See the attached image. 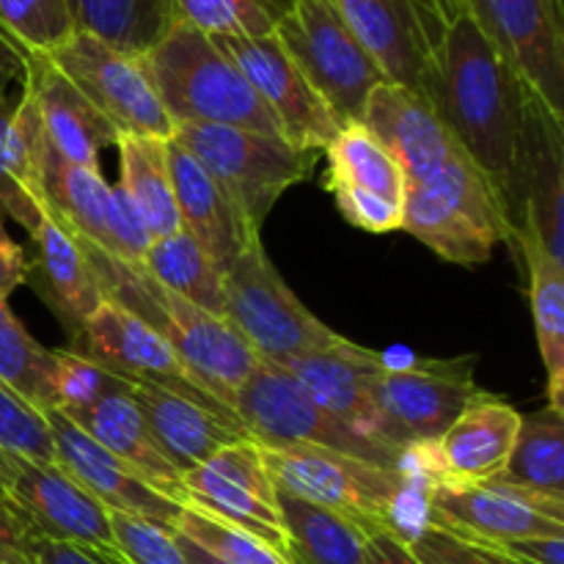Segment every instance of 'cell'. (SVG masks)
Segmentation results:
<instances>
[{
  "label": "cell",
  "mask_w": 564,
  "mask_h": 564,
  "mask_svg": "<svg viewBox=\"0 0 564 564\" xmlns=\"http://www.w3.org/2000/svg\"><path fill=\"white\" fill-rule=\"evenodd\" d=\"M174 540H176V545H180V549H182V554H185V560L191 562V564H226V562H220L218 556L209 554V551H204L202 545L193 543V540L182 538V534L174 532Z\"/></svg>",
  "instance_id": "obj_51"
},
{
  "label": "cell",
  "mask_w": 564,
  "mask_h": 564,
  "mask_svg": "<svg viewBox=\"0 0 564 564\" xmlns=\"http://www.w3.org/2000/svg\"><path fill=\"white\" fill-rule=\"evenodd\" d=\"M479 31L564 119V6L562 0H460Z\"/></svg>",
  "instance_id": "obj_17"
},
{
  "label": "cell",
  "mask_w": 564,
  "mask_h": 564,
  "mask_svg": "<svg viewBox=\"0 0 564 564\" xmlns=\"http://www.w3.org/2000/svg\"><path fill=\"white\" fill-rule=\"evenodd\" d=\"M386 364L383 352L367 350L341 336L325 350L301 352L275 364L284 369L317 405L352 427L375 435V413L369 402V378ZM380 441V438H378Z\"/></svg>",
  "instance_id": "obj_28"
},
{
  "label": "cell",
  "mask_w": 564,
  "mask_h": 564,
  "mask_svg": "<svg viewBox=\"0 0 564 564\" xmlns=\"http://www.w3.org/2000/svg\"><path fill=\"white\" fill-rule=\"evenodd\" d=\"M226 55L240 66L262 102L273 113L281 138L297 149L319 152L330 147L336 132L341 130L339 121L319 99V94L308 86L295 61L286 55L275 36L257 39H215Z\"/></svg>",
  "instance_id": "obj_20"
},
{
  "label": "cell",
  "mask_w": 564,
  "mask_h": 564,
  "mask_svg": "<svg viewBox=\"0 0 564 564\" xmlns=\"http://www.w3.org/2000/svg\"><path fill=\"white\" fill-rule=\"evenodd\" d=\"M323 154L328 158V171H325L328 191L330 187H350V191L405 207L408 180L400 163L386 152L383 143L361 121L341 124V130L336 132Z\"/></svg>",
  "instance_id": "obj_33"
},
{
  "label": "cell",
  "mask_w": 564,
  "mask_h": 564,
  "mask_svg": "<svg viewBox=\"0 0 564 564\" xmlns=\"http://www.w3.org/2000/svg\"><path fill=\"white\" fill-rule=\"evenodd\" d=\"M28 538H31L28 527L22 523V518L11 510V505L3 499V494H0V564L9 562L11 556L22 554Z\"/></svg>",
  "instance_id": "obj_48"
},
{
  "label": "cell",
  "mask_w": 564,
  "mask_h": 564,
  "mask_svg": "<svg viewBox=\"0 0 564 564\" xmlns=\"http://www.w3.org/2000/svg\"><path fill=\"white\" fill-rule=\"evenodd\" d=\"M275 488L356 523L364 534L389 532L411 543L427 527L424 488L405 471L308 444L262 446Z\"/></svg>",
  "instance_id": "obj_3"
},
{
  "label": "cell",
  "mask_w": 564,
  "mask_h": 564,
  "mask_svg": "<svg viewBox=\"0 0 564 564\" xmlns=\"http://www.w3.org/2000/svg\"><path fill=\"white\" fill-rule=\"evenodd\" d=\"M61 413L69 416L102 449H108L110 455L141 471L160 494L185 505L180 471L163 455L147 419H143L141 408L132 400V383H121L119 389L105 391V394L86 402V405L69 408V411Z\"/></svg>",
  "instance_id": "obj_26"
},
{
  "label": "cell",
  "mask_w": 564,
  "mask_h": 564,
  "mask_svg": "<svg viewBox=\"0 0 564 564\" xmlns=\"http://www.w3.org/2000/svg\"><path fill=\"white\" fill-rule=\"evenodd\" d=\"M386 80L422 91L424 72L460 0H330Z\"/></svg>",
  "instance_id": "obj_15"
},
{
  "label": "cell",
  "mask_w": 564,
  "mask_h": 564,
  "mask_svg": "<svg viewBox=\"0 0 564 564\" xmlns=\"http://www.w3.org/2000/svg\"><path fill=\"white\" fill-rule=\"evenodd\" d=\"M6 564H31V562H28L25 556H22V554H17V556H11V560L6 562Z\"/></svg>",
  "instance_id": "obj_52"
},
{
  "label": "cell",
  "mask_w": 564,
  "mask_h": 564,
  "mask_svg": "<svg viewBox=\"0 0 564 564\" xmlns=\"http://www.w3.org/2000/svg\"><path fill=\"white\" fill-rule=\"evenodd\" d=\"M235 413L259 446L308 444L402 471L405 455L312 400L284 369L259 358L235 397Z\"/></svg>",
  "instance_id": "obj_8"
},
{
  "label": "cell",
  "mask_w": 564,
  "mask_h": 564,
  "mask_svg": "<svg viewBox=\"0 0 564 564\" xmlns=\"http://www.w3.org/2000/svg\"><path fill=\"white\" fill-rule=\"evenodd\" d=\"M182 494L185 505L253 534L290 560V540L275 501V485L257 441L224 446L202 466L182 474Z\"/></svg>",
  "instance_id": "obj_16"
},
{
  "label": "cell",
  "mask_w": 564,
  "mask_h": 564,
  "mask_svg": "<svg viewBox=\"0 0 564 564\" xmlns=\"http://www.w3.org/2000/svg\"><path fill=\"white\" fill-rule=\"evenodd\" d=\"M143 64L174 127L218 124L281 135L273 113L240 66L213 36L187 22H176L143 55Z\"/></svg>",
  "instance_id": "obj_4"
},
{
  "label": "cell",
  "mask_w": 564,
  "mask_h": 564,
  "mask_svg": "<svg viewBox=\"0 0 564 564\" xmlns=\"http://www.w3.org/2000/svg\"><path fill=\"white\" fill-rule=\"evenodd\" d=\"M424 505L427 523L479 543L564 538V499L496 479L479 485H430L424 488Z\"/></svg>",
  "instance_id": "obj_14"
},
{
  "label": "cell",
  "mask_w": 564,
  "mask_h": 564,
  "mask_svg": "<svg viewBox=\"0 0 564 564\" xmlns=\"http://www.w3.org/2000/svg\"><path fill=\"white\" fill-rule=\"evenodd\" d=\"M496 549L523 564H564V538L512 540V543H501Z\"/></svg>",
  "instance_id": "obj_47"
},
{
  "label": "cell",
  "mask_w": 564,
  "mask_h": 564,
  "mask_svg": "<svg viewBox=\"0 0 564 564\" xmlns=\"http://www.w3.org/2000/svg\"><path fill=\"white\" fill-rule=\"evenodd\" d=\"M0 494L36 538L80 545L110 564H130L116 543L110 512L55 463L3 460Z\"/></svg>",
  "instance_id": "obj_13"
},
{
  "label": "cell",
  "mask_w": 564,
  "mask_h": 564,
  "mask_svg": "<svg viewBox=\"0 0 564 564\" xmlns=\"http://www.w3.org/2000/svg\"><path fill=\"white\" fill-rule=\"evenodd\" d=\"M408 549L413 551V556L422 564H523L512 560V556H507L505 551H499L496 545L457 538V534L433 527V523H427V527L408 543Z\"/></svg>",
  "instance_id": "obj_43"
},
{
  "label": "cell",
  "mask_w": 564,
  "mask_h": 564,
  "mask_svg": "<svg viewBox=\"0 0 564 564\" xmlns=\"http://www.w3.org/2000/svg\"><path fill=\"white\" fill-rule=\"evenodd\" d=\"M367 554L369 564H422L408 549V543L389 532L367 534Z\"/></svg>",
  "instance_id": "obj_49"
},
{
  "label": "cell",
  "mask_w": 564,
  "mask_h": 564,
  "mask_svg": "<svg viewBox=\"0 0 564 564\" xmlns=\"http://www.w3.org/2000/svg\"><path fill=\"white\" fill-rule=\"evenodd\" d=\"M66 350L99 364L127 383L158 386V389L187 397V400L198 402L209 411L235 416V411H229L224 402H218L207 389L198 386V380L187 372L174 347L158 330H152L135 314L124 312L110 301H105L94 312L83 334L75 341H69Z\"/></svg>",
  "instance_id": "obj_18"
},
{
  "label": "cell",
  "mask_w": 564,
  "mask_h": 564,
  "mask_svg": "<svg viewBox=\"0 0 564 564\" xmlns=\"http://www.w3.org/2000/svg\"><path fill=\"white\" fill-rule=\"evenodd\" d=\"M160 138H119V185L141 213L152 240L182 229L169 171V152Z\"/></svg>",
  "instance_id": "obj_35"
},
{
  "label": "cell",
  "mask_w": 564,
  "mask_h": 564,
  "mask_svg": "<svg viewBox=\"0 0 564 564\" xmlns=\"http://www.w3.org/2000/svg\"><path fill=\"white\" fill-rule=\"evenodd\" d=\"M292 564H369L367 534L325 507L275 488Z\"/></svg>",
  "instance_id": "obj_32"
},
{
  "label": "cell",
  "mask_w": 564,
  "mask_h": 564,
  "mask_svg": "<svg viewBox=\"0 0 564 564\" xmlns=\"http://www.w3.org/2000/svg\"><path fill=\"white\" fill-rule=\"evenodd\" d=\"M44 213L72 237L110 251V185L99 165L64 163L44 147Z\"/></svg>",
  "instance_id": "obj_30"
},
{
  "label": "cell",
  "mask_w": 564,
  "mask_h": 564,
  "mask_svg": "<svg viewBox=\"0 0 564 564\" xmlns=\"http://www.w3.org/2000/svg\"><path fill=\"white\" fill-rule=\"evenodd\" d=\"M174 141L218 182L253 237H262L264 220L279 198L292 185L306 182L323 158L319 152L292 147L281 135L240 127L180 124L174 127Z\"/></svg>",
  "instance_id": "obj_5"
},
{
  "label": "cell",
  "mask_w": 564,
  "mask_h": 564,
  "mask_svg": "<svg viewBox=\"0 0 564 564\" xmlns=\"http://www.w3.org/2000/svg\"><path fill=\"white\" fill-rule=\"evenodd\" d=\"M521 419L510 402L485 391L435 444L408 449L402 471L422 488L490 482L510 460Z\"/></svg>",
  "instance_id": "obj_19"
},
{
  "label": "cell",
  "mask_w": 564,
  "mask_h": 564,
  "mask_svg": "<svg viewBox=\"0 0 564 564\" xmlns=\"http://www.w3.org/2000/svg\"><path fill=\"white\" fill-rule=\"evenodd\" d=\"M224 317L248 347L270 364L325 350L341 339L286 286L262 240L248 242L224 273Z\"/></svg>",
  "instance_id": "obj_10"
},
{
  "label": "cell",
  "mask_w": 564,
  "mask_h": 564,
  "mask_svg": "<svg viewBox=\"0 0 564 564\" xmlns=\"http://www.w3.org/2000/svg\"><path fill=\"white\" fill-rule=\"evenodd\" d=\"M42 165V121L31 88L22 86L17 99H0V218H14L28 235L47 218Z\"/></svg>",
  "instance_id": "obj_29"
},
{
  "label": "cell",
  "mask_w": 564,
  "mask_h": 564,
  "mask_svg": "<svg viewBox=\"0 0 564 564\" xmlns=\"http://www.w3.org/2000/svg\"><path fill=\"white\" fill-rule=\"evenodd\" d=\"M273 36L339 124L361 121L369 94L386 75L330 0H295Z\"/></svg>",
  "instance_id": "obj_11"
},
{
  "label": "cell",
  "mask_w": 564,
  "mask_h": 564,
  "mask_svg": "<svg viewBox=\"0 0 564 564\" xmlns=\"http://www.w3.org/2000/svg\"><path fill=\"white\" fill-rule=\"evenodd\" d=\"M25 55L17 53L6 42H0V99L9 97L11 83H22L25 77Z\"/></svg>",
  "instance_id": "obj_50"
},
{
  "label": "cell",
  "mask_w": 564,
  "mask_h": 564,
  "mask_svg": "<svg viewBox=\"0 0 564 564\" xmlns=\"http://www.w3.org/2000/svg\"><path fill=\"white\" fill-rule=\"evenodd\" d=\"M25 284H31L33 295L58 319L69 341L83 334L88 319L105 303L80 242L50 215L36 226V231H31Z\"/></svg>",
  "instance_id": "obj_23"
},
{
  "label": "cell",
  "mask_w": 564,
  "mask_h": 564,
  "mask_svg": "<svg viewBox=\"0 0 564 564\" xmlns=\"http://www.w3.org/2000/svg\"><path fill=\"white\" fill-rule=\"evenodd\" d=\"M22 556H25L31 564H110L105 562L102 556L94 554V551L80 549V545L36 538V534L28 538Z\"/></svg>",
  "instance_id": "obj_45"
},
{
  "label": "cell",
  "mask_w": 564,
  "mask_h": 564,
  "mask_svg": "<svg viewBox=\"0 0 564 564\" xmlns=\"http://www.w3.org/2000/svg\"><path fill=\"white\" fill-rule=\"evenodd\" d=\"M507 246L529 242L564 268V119L532 97L499 191Z\"/></svg>",
  "instance_id": "obj_9"
},
{
  "label": "cell",
  "mask_w": 564,
  "mask_h": 564,
  "mask_svg": "<svg viewBox=\"0 0 564 564\" xmlns=\"http://www.w3.org/2000/svg\"><path fill=\"white\" fill-rule=\"evenodd\" d=\"M361 124L400 163L408 185L427 180L455 154H460V147L441 124L427 99L397 83L386 80L369 94Z\"/></svg>",
  "instance_id": "obj_22"
},
{
  "label": "cell",
  "mask_w": 564,
  "mask_h": 564,
  "mask_svg": "<svg viewBox=\"0 0 564 564\" xmlns=\"http://www.w3.org/2000/svg\"><path fill=\"white\" fill-rule=\"evenodd\" d=\"M58 352L39 345L20 319L0 303V380L42 413L58 411Z\"/></svg>",
  "instance_id": "obj_38"
},
{
  "label": "cell",
  "mask_w": 564,
  "mask_h": 564,
  "mask_svg": "<svg viewBox=\"0 0 564 564\" xmlns=\"http://www.w3.org/2000/svg\"><path fill=\"white\" fill-rule=\"evenodd\" d=\"M152 246L147 224L132 204V198L121 191V185H110V257L127 264H141Z\"/></svg>",
  "instance_id": "obj_44"
},
{
  "label": "cell",
  "mask_w": 564,
  "mask_h": 564,
  "mask_svg": "<svg viewBox=\"0 0 564 564\" xmlns=\"http://www.w3.org/2000/svg\"><path fill=\"white\" fill-rule=\"evenodd\" d=\"M132 400L141 408L154 441L182 474L202 466L224 446L253 441L237 416H224L174 391L149 383H132Z\"/></svg>",
  "instance_id": "obj_25"
},
{
  "label": "cell",
  "mask_w": 564,
  "mask_h": 564,
  "mask_svg": "<svg viewBox=\"0 0 564 564\" xmlns=\"http://www.w3.org/2000/svg\"><path fill=\"white\" fill-rule=\"evenodd\" d=\"M176 534L193 540L218 556L226 564H292L284 554L270 549L268 543L257 540L253 534L242 532V529L231 527V523L220 521V518L209 516V512L198 510L193 505H182L180 518H176Z\"/></svg>",
  "instance_id": "obj_40"
},
{
  "label": "cell",
  "mask_w": 564,
  "mask_h": 564,
  "mask_svg": "<svg viewBox=\"0 0 564 564\" xmlns=\"http://www.w3.org/2000/svg\"><path fill=\"white\" fill-rule=\"evenodd\" d=\"M28 279V253L20 242L11 240L0 218V303L9 301Z\"/></svg>",
  "instance_id": "obj_46"
},
{
  "label": "cell",
  "mask_w": 564,
  "mask_h": 564,
  "mask_svg": "<svg viewBox=\"0 0 564 564\" xmlns=\"http://www.w3.org/2000/svg\"><path fill=\"white\" fill-rule=\"evenodd\" d=\"M496 482L564 499V413L543 408L521 419L510 460Z\"/></svg>",
  "instance_id": "obj_36"
},
{
  "label": "cell",
  "mask_w": 564,
  "mask_h": 564,
  "mask_svg": "<svg viewBox=\"0 0 564 564\" xmlns=\"http://www.w3.org/2000/svg\"><path fill=\"white\" fill-rule=\"evenodd\" d=\"M44 416L53 435L55 466L64 468L91 499H97L108 512L143 518L154 527L174 532L182 512L180 501L160 494L130 463L119 460L97 441L88 438L69 416L61 411H47Z\"/></svg>",
  "instance_id": "obj_21"
},
{
  "label": "cell",
  "mask_w": 564,
  "mask_h": 564,
  "mask_svg": "<svg viewBox=\"0 0 564 564\" xmlns=\"http://www.w3.org/2000/svg\"><path fill=\"white\" fill-rule=\"evenodd\" d=\"M77 242L97 275L105 301L135 314L149 328L158 330L174 347L198 386L235 411L237 391L259 361L248 341L224 317L204 312L202 306L154 281L141 264L121 262L86 240Z\"/></svg>",
  "instance_id": "obj_2"
},
{
  "label": "cell",
  "mask_w": 564,
  "mask_h": 564,
  "mask_svg": "<svg viewBox=\"0 0 564 564\" xmlns=\"http://www.w3.org/2000/svg\"><path fill=\"white\" fill-rule=\"evenodd\" d=\"M295 0H174L176 20L213 39L273 36Z\"/></svg>",
  "instance_id": "obj_39"
},
{
  "label": "cell",
  "mask_w": 564,
  "mask_h": 564,
  "mask_svg": "<svg viewBox=\"0 0 564 564\" xmlns=\"http://www.w3.org/2000/svg\"><path fill=\"white\" fill-rule=\"evenodd\" d=\"M42 55L119 138H174V121L160 102L143 58L113 50L83 31H72L64 42Z\"/></svg>",
  "instance_id": "obj_12"
},
{
  "label": "cell",
  "mask_w": 564,
  "mask_h": 564,
  "mask_svg": "<svg viewBox=\"0 0 564 564\" xmlns=\"http://www.w3.org/2000/svg\"><path fill=\"white\" fill-rule=\"evenodd\" d=\"M75 31L143 58L176 25L174 0H66Z\"/></svg>",
  "instance_id": "obj_31"
},
{
  "label": "cell",
  "mask_w": 564,
  "mask_h": 564,
  "mask_svg": "<svg viewBox=\"0 0 564 564\" xmlns=\"http://www.w3.org/2000/svg\"><path fill=\"white\" fill-rule=\"evenodd\" d=\"M422 94L460 152L501 191L529 99L538 97L505 55L485 39L466 9L446 25Z\"/></svg>",
  "instance_id": "obj_1"
},
{
  "label": "cell",
  "mask_w": 564,
  "mask_h": 564,
  "mask_svg": "<svg viewBox=\"0 0 564 564\" xmlns=\"http://www.w3.org/2000/svg\"><path fill=\"white\" fill-rule=\"evenodd\" d=\"M477 356L411 358L386 364L369 378L375 438L408 449L435 444L471 402L485 394L474 380Z\"/></svg>",
  "instance_id": "obj_7"
},
{
  "label": "cell",
  "mask_w": 564,
  "mask_h": 564,
  "mask_svg": "<svg viewBox=\"0 0 564 564\" xmlns=\"http://www.w3.org/2000/svg\"><path fill=\"white\" fill-rule=\"evenodd\" d=\"M527 268L534 334L545 367L549 408L564 413V268L545 257L538 246L512 248Z\"/></svg>",
  "instance_id": "obj_34"
},
{
  "label": "cell",
  "mask_w": 564,
  "mask_h": 564,
  "mask_svg": "<svg viewBox=\"0 0 564 564\" xmlns=\"http://www.w3.org/2000/svg\"><path fill=\"white\" fill-rule=\"evenodd\" d=\"M11 457L47 466L55 449L47 416L0 380V463Z\"/></svg>",
  "instance_id": "obj_41"
},
{
  "label": "cell",
  "mask_w": 564,
  "mask_h": 564,
  "mask_svg": "<svg viewBox=\"0 0 564 564\" xmlns=\"http://www.w3.org/2000/svg\"><path fill=\"white\" fill-rule=\"evenodd\" d=\"M402 229L463 268L488 262L494 248L507 242L499 193L463 152L427 180L408 185Z\"/></svg>",
  "instance_id": "obj_6"
},
{
  "label": "cell",
  "mask_w": 564,
  "mask_h": 564,
  "mask_svg": "<svg viewBox=\"0 0 564 564\" xmlns=\"http://www.w3.org/2000/svg\"><path fill=\"white\" fill-rule=\"evenodd\" d=\"M141 268L185 301L224 317V273L185 229L152 240Z\"/></svg>",
  "instance_id": "obj_37"
},
{
  "label": "cell",
  "mask_w": 564,
  "mask_h": 564,
  "mask_svg": "<svg viewBox=\"0 0 564 564\" xmlns=\"http://www.w3.org/2000/svg\"><path fill=\"white\" fill-rule=\"evenodd\" d=\"M22 86L31 88L36 99L44 147L58 160L75 165H99V152L105 147H116L119 135L113 127L42 53L28 55Z\"/></svg>",
  "instance_id": "obj_24"
},
{
  "label": "cell",
  "mask_w": 564,
  "mask_h": 564,
  "mask_svg": "<svg viewBox=\"0 0 564 564\" xmlns=\"http://www.w3.org/2000/svg\"><path fill=\"white\" fill-rule=\"evenodd\" d=\"M110 527H113L121 554L130 564H191L169 529H160L124 512H110Z\"/></svg>",
  "instance_id": "obj_42"
},
{
  "label": "cell",
  "mask_w": 564,
  "mask_h": 564,
  "mask_svg": "<svg viewBox=\"0 0 564 564\" xmlns=\"http://www.w3.org/2000/svg\"><path fill=\"white\" fill-rule=\"evenodd\" d=\"M165 152H169V171L171 182H174L182 229L207 251L215 268L226 273L242 253V248L259 237L248 231L235 204L226 198L218 182L204 171V165L187 149L169 138Z\"/></svg>",
  "instance_id": "obj_27"
}]
</instances>
